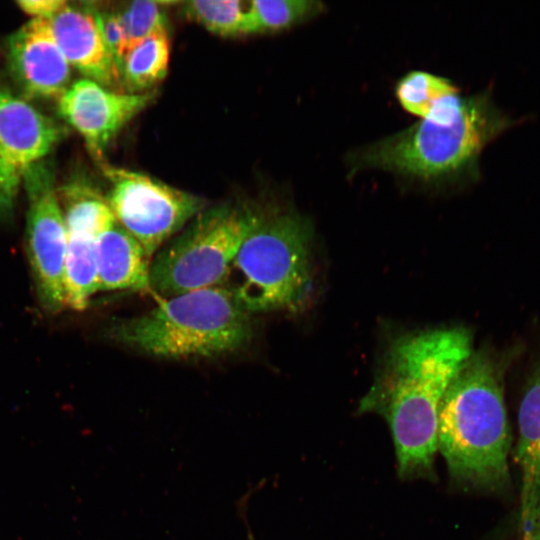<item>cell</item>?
Returning a JSON list of instances; mask_svg holds the SVG:
<instances>
[{
  "mask_svg": "<svg viewBox=\"0 0 540 540\" xmlns=\"http://www.w3.org/2000/svg\"><path fill=\"white\" fill-rule=\"evenodd\" d=\"M99 290L150 288L149 256L140 242L118 222L96 241Z\"/></svg>",
  "mask_w": 540,
  "mask_h": 540,
  "instance_id": "14",
  "label": "cell"
},
{
  "mask_svg": "<svg viewBox=\"0 0 540 540\" xmlns=\"http://www.w3.org/2000/svg\"><path fill=\"white\" fill-rule=\"evenodd\" d=\"M255 210L222 203L204 208L150 264L149 285L173 297L221 286L247 234Z\"/></svg>",
  "mask_w": 540,
  "mask_h": 540,
  "instance_id": "6",
  "label": "cell"
},
{
  "mask_svg": "<svg viewBox=\"0 0 540 540\" xmlns=\"http://www.w3.org/2000/svg\"><path fill=\"white\" fill-rule=\"evenodd\" d=\"M102 169L110 183L107 201L116 221L149 258L205 207L201 197L147 174L107 164Z\"/></svg>",
  "mask_w": 540,
  "mask_h": 540,
  "instance_id": "7",
  "label": "cell"
},
{
  "mask_svg": "<svg viewBox=\"0 0 540 540\" xmlns=\"http://www.w3.org/2000/svg\"><path fill=\"white\" fill-rule=\"evenodd\" d=\"M313 228L294 209L255 211L221 285L249 314L297 310L312 292Z\"/></svg>",
  "mask_w": 540,
  "mask_h": 540,
  "instance_id": "4",
  "label": "cell"
},
{
  "mask_svg": "<svg viewBox=\"0 0 540 540\" xmlns=\"http://www.w3.org/2000/svg\"><path fill=\"white\" fill-rule=\"evenodd\" d=\"M512 123L487 91L450 94L413 125L350 152L348 176L377 169L429 185L473 181L484 147Z\"/></svg>",
  "mask_w": 540,
  "mask_h": 540,
  "instance_id": "2",
  "label": "cell"
},
{
  "mask_svg": "<svg viewBox=\"0 0 540 540\" xmlns=\"http://www.w3.org/2000/svg\"><path fill=\"white\" fill-rule=\"evenodd\" d=\"M92 9L105 45L120 72L123 58L128 51V43L119 17L116 11H97L93 7Z\"/></svg>",
  "mask_w": 540,
  "mask_h": 540,
  "instance_id": "22",
  "label": "cell"
},
{
  "mask_svg": "<svg viewBox=\"0 0 540 540\" xmlns=\"http://www.w3.org/2000/svg\"><path fill=\"white\" fill-rule=\"evenodd\" d=\"M472 353L471 334L461 327L406 335L391 345L359 411L386 420L401 478L435 479L440 404Z\"/></svg>",
  "mask_w": 540,
  "mask_h": 540,
  "instance_id": "1",
  "label": "cell"
},
{
  "mask_svg": "<svg viewBox=\"0 0 540 540\" xmlns=\"http://www.w3.org/2000/svg\"><path fill=\"white\" fill-rule=\"evenodd\" d=\"M55 40L69 65L86 79L115 91L123 87L118 67L97 25L92 7L68 2L49 18Z\"/></svg>",
  "mask_w": 540,
  "mask_h": 540,
  "instance_id": "12",
  "label": "cell"
},
{
  "mask_svg": "<svg viewBox=\"0 0 540 540\" xmlns=\"http://www.w3.org/2000/svg\"><path fill=\"white\" fill-rule=\"evenodd\" d=\"M96 241L85 235L67 234L64 300L65 306L74 310H84L99 290Z\"/></svg>",
  "mask_w": 540,
  "mask_h": 540,
  "instance_id": "17",
  "label": "cell"
},
{
  "mask_svg": "<svg viewBox=\"0 0 540 540\" xmlns=\"http://www.w3.org/2000/svg\"><path fill=\"white\" fill-rule=\"evenodd\" d=\"M9 73L29 99L59 98L70 86V65L53 35L49 18L34 17L6 44Z\"/></svg>",
  "mask_w": 540,
  "mask_h": 540,
  "instance_id": "11",
  "label": "cell"
},
{
  "mask_svg": "<svg viewBox=\"0 0 540 540\" xmlns=\"http://www.w3.org/2000/svg\"><path fill=\"white\" fill-rule=\"evenodd\" d=\"M245 2L238 0H196L181 3L188 20L221 37L247 35Z\"/></svg>",
  "mask_w": 540,
  "mask_h": 540,
  "instance_id": "20",
  "label": "cell"
},
{
  "mask_svg": "<svg viewBox=\"0 0 540 540\" xmlns=\"http://www.w3.org/2000/svg\"><path fill=\"white\" fill-rule=\"evenodd\" d=\"M57 194L67 234L97 239L117 223L107 198L86 181L69 182Z\"/></svg>",
  "mask_w": 540,
  "mask_h": 540,
  "instance_id": "15",
  "label": "cell"
},
{
  "mask_svg": "<svg viewBox=\"0 0 540 540\" xmlns=\"http://www.w3.org/2000/svg\"><path fill=\"white\" fill-rule=\"evenodd\" d=\"M510 357L472 353L440 404L437 450L458 487L500 493L510 484L511 434L504 400Z\"/></svg>",
  "mask_w": 540,
  "mask_h": 540,
  "instance_id": "3",
  "label": "cell"
},
{
  "mask_svg": "<svg viewBox=\"0 0 540 540\" xmlns=\"http://www.w3.org/2000/svg\"><path fill=\"white\" fill-rule=\"evenodd\" d=\"M514 457L520 473L519 529L529 521L540 487V362L528 378L519 406Z\"/></svg>",
  "mask_w": 540,
  "mask_h": 540,
  "instance_id": "13",
  "label": "cell"
},
{
  "mask_svg": "<svg viewBox=\"0 0 540 540\" xmlns=\"http://www.w3.org/2000/svg\"><path fill=\"white\" fill-rule=\"evenodd\" d=\"M457 92L459 89L450 79L421 70L403 75L394 89L400 106L420 119L425 118L440 99Z\"/></svg>",
  "mask_w": 540,
  "mask_h": 540,
  "instance_id": "19",
  "label": "cell"
},
{
  "mask_svg": "<svg viewBox=\"0 0 540 540\" xmlns=\"http://www.w3.org/2000/svg\"><path fill=\"white\" fill-rule=\"evenodd\" d=\"M251 314L222 286L169 297L151 310L110 328L116 342L172 360L214 358L245 347L253 337Z\"/></svg>",
  "mask_w": 540,
  "mask_h": 540,
  "instance_id": "5",
  "label": "cell"
},
{
  "mask_svg": "<svg viewBox=\"0 0 540 540\" xmlns=\"http://www.w3.org/2000/svg\"><path fill=\"white\" fill-rule=\"evenodd\" d=\"M63 0H20L18 7L25 13L35 16L50 18L66 5Z\"/></svg>",
  "mask_w": 540,
  "mask_h": 540,
  "instance_id": "23",
  "label": "cell"
},
{
  "mask_svg": "<svg viewBox=\"0 0 540 540\" xmlns=\"http://www.w3.org/2000/svg\"><path fill=\"white\" fill-rule=\"evenodd\" d=\"M170 59L168 30L154 33L131 46L121 65V81L128 93L155 90L166 77Z\"/></svg>",
  "mask_w": 540,
  "mask_h": 540,
  "instance_id": "16",
  "label": "cell"
},
{
  "mask_svg": "<svg viewBox=\"0 0 540 540\" xmlns=\"http://www.w3.org/2000/svg\"><path fill=\"white\" fill-rule=\"evenodd\" d=\"M23 184L28 198V259L40 304L55 313L65 306L67 232L53 171L42 160L27 171Z\"/></svg>",
  "mask_w": 540,
  "mask_h": 540,
  "instance_id": "8",
  "label": "cell"
},
{
  "mask_svg": "<svg viewBox=\"0 0 540 540\" xmlns=\"http://www.w3.org/2000/svg\"><path fill=\"white\" fill-rule=\"evenodd\" d=\"M62 136L59 124L0 83V217L11 213L27 171Z\"/></svg>",
  "mask_w": 540,
  "mask_h": 540,
  "instance_id": "9",
  "label": "cell"
},
{
  "mask_svg": "<svg viewBox=\"0 0 540 540\" xmlns=\"http://www.w3.org/2000/svg\"><path fill=\"white\" fill-rule=\"evenodd\" d=\"M167 4L160 1L135 0L116 11L126 36L128 49L154 33L168 30L165 11Z\"/></svg>",
  "mask_w": 540,
  "mask_h": 540,
  "instance_id": "21",
  "label": "cell"
},
{
  "mask_svg": "<svg viewBox=\"0 0 540 540\" xmlns=\"http://www.w3.org/2000/svg\"><path fill=\"white\" fill-rule=\"evenodd\" d=\"M515 540H540V487L535 499L529 521L520 529H517Z\"/></svg>",
  "mask_w": 540,
  "mask_h": 540,
  "instance_id": "24",
  "label": "cell"
},
{
  "mask_svg": "<svg viewBox=\"0 0 540 540\" xmlns=\"http://www.w3.org/2000/svg\"><path fill=\"white\" fill-rule=\"evenodd\" d=\"M326 6L316 0H254L247 2L246 31L249 34L274 33L302 24Z\"/></svg>",
  "mask_w": 540,
  "mask_h": 540,
  "instance_id": "18",
  "label": "cell"
},
{
  "mask_svg": "<svg viewBox=\"0 0 540 540\" xmlns=\"http://www.w3.org/2000/svg\"><path fill=\"white\" fill-rule=\"evenodd\" d=\"M157 95L156 89L128 93L81 79L58 98V113L82 136L94 158L102 161L120 130L150 106Z\"/></svg>",
  "mask_w": 540,
  "mask_h": 540,
  "instance_id": "10",
  "label": "cell"
}]
</instances>
